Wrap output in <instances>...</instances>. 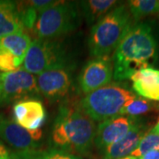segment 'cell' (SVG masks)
I'll list each match as a JSON object with an SVG mask.
<instances>
[{
    "label": "cell",
    "instance_id": "13",
    "mask_svg": "<svg viewBox=\"0 0 159 159\" xmlns=\"http://www.w3.org/2000/svg\"><path fill=\"white\" fill-rule=\"evenodd\" d=\"M148 131V125L139 121L122 139L104 150L102 159H120L131 156Z\"/></svg>",
    "mask_w": 159,
    "mask_h": 159
},
{
    "label": "cell",
    "instance_id": "5",
    "mask_svg": "<svg viewBox=\"0 0 159 159\" xmlns=\"http://www.w3.org/2000/svg\"><path fill=\"white\" fill-rule=\"evenodd\" d=\"M80 23V12L74 2L58 1L55 6L40 13L34 24L37 39H57L74 31Z\"/></svg>",
    "mask_w": 159,
    "mask_h": 159
},
{
    "label": "cell",
    "instance_id": "7",
    "mask_svg": "<svg viewBox=\"0 0 159 159\" xmlns=\"http://www.w3.org/2000/svg\"><path fill=\"white\" fill-rule=\"evenodd\" d=\"M40 95L36 77L23 67L9 73H0V106L34 99Z\"/></svg>",
    "mask_w": 159,
    "mask_h": 159
},
{
    "label": "cell",
    "instance_id": "4",
    "mask_svg": "<svg viewBox=\"0 0 159 159\" xmlns=\"http://www.w3.org/2000/svg\"><path fill=\"white\" fill-rule=\"evenodd\" d=\"M135 97L125 87L114 82L85 95L78 104L92 120L100 123L120 116L126 102Z\"/></svg>",
    "mask_w": 159,
    "mask_h": 159
},
{
    "label": "cell",
    "instance_id": "27",
    "mask_svg": "<svg viewBox=\"0 0 159 159\" xmlns=\"http://www.w3.org/2000/svg\"><path fill=\"white\" fill-rule=\"evenodd\" d=\"M0 159H14V157H13V154L10 153L9 155H7V156H2V157H0Z\"/></svg>",
    "mask_w": 159,
    "mask_h": 159
},
{
    "label": "cell",
    "instance_id": "18",
    "mask_svg": "<svg viewBox=\"0 0 159 159\" xmlns=\"http://www.w3.org/2000/svg\"><path fill=\"white\" fill-rule=\"evenodd\" d=\"M126 6L133 20L136 21L159 11V0H131Z\"/></svg>",
    "mask_w": 159,
    "mask_h": 159
},
{
    "label": "cell",
    "instance_id": "25",
    "mask_svg": "<svg viewBox=\"0 0 159 159\" xmlns=\"http://www.w3.org/2000/svg\"><path fill=\"white\" fill-rule=\"evenodd\" d=\"M139 159H159V150H152L144 154Z\"/></svg>",
    "mask_w": 159,
    "mask_h": 159
},
{
    "label": "cell",
    "instance_id": "28",
    "mask_svg": "<svg viewBox=\"0 0 159 159\" xmlns=\"http://www.w3.org/2000/svg\"><path fill=\"white\" fill-rule=\"evenodd\" d=\"M152 129H153V130L155 131L156 133H157V134H159V119H158V121H157V123L156 124V125L154 126Z\"/></svg>",
    "mask_w": 159,
    "mask_h": 159
},
{
    "label": "cell",
    "instance_id": "14",
    "mask_svg": "<svg viewBox=\"0 0 159 159\" xmlns=\"http://www.w3.org/2000/svg\"><path fill=\"white\" fill-rule=\"evenodd\" d=\"M132 80L133 89L142 98L159 102V69L153 66L143 68L134 74Z\"/></svg>",
    "mask_w": 159,
    "mask_h": 159
},
{
    "label": "cell",
    "instance_id": "8",
    "mask_svg": "<svg viewBox=\"0 0 159 159\" xmlns=\"http://www.w3.org/2000/svg\"><path fill=\"white\" fill-rule=\"evenodd\" d=\"M0 138L15 148L16 153L29 159H35L40 153L42 131H29L13 120L0 114Z\"/></svg>",
    "mask_w": 159,
    "mask_h": 159
},
{
    "label": "cell",
    "instance_id": "16",
    "mask_svg": "<svg viewBox=\"0 0 159 159\" xmlns=\"http://www.w3.org/2000/svg\"><path fill=\"white\" fill-rule=\"evenodd\" d=\"M31 43V37L26 31L17 32L0 38V50L10 53L23 63Z\"/></svg>",
    "mask_w": 159,
    "mask_h": 159
},
{
    "label": "cell",
    "instance_id": "19",
    "mask_svg": "<svg viewBox=\"0 0 159 159\" xmlns=\"http://www.w3.org/2000/svg\"><path fill=\"white\" fill-rule=\"evenodd\" d=\"M157 108H158V105L157 103H154L153 101H149L148 99L138 97L136 96L134 99L126 102L125 107L121 111V115L137 118L143 114L152 111Z\"/></svg>",
    "mask_w": 159,
    "mask_h": 159
},
{
    "label": "cell",
    "instance_id": "21",
    "mask_svg": "<svg viewBox=\"0 0 159 159\" xmlns=\"http://www.w3.org/2000/svg\"><path fill=\"white\" fill-rule=\"evenodd\" d=\"M18 6L23 28L25 30H32L34 29L39 13L32 7H30L26 2H22V4L18 3Z\"/></svg>",
    "mask_w": 159,
    "mask_h": 159
},
{
    "label": "cell",
    "instance_id": "1",
    "mask_svg": "<svg viewBox=\"0 0 159 159\" xmlns=\"http://www.w3.org/2000/svg\"><path fill=\"white\" fill-rule=\"evenodd\" d=\"M157 43L148 23L133 25L111 56L113 79H130L136 72L153 66L157 61Z\"/></svg>",
    "mask_w": 159,
    "mask_h": 159
},
{
    "label": "cell",
    "instance_id": "11",
    "mask_svg": "<svg viewBox=\"0 0 159 159\" xmlns=\"http://www.w3.org/2000/svg\"><path fill=\"white\" fill-rule=\"evenodd\" d=\"M140 120L127 116H117L100 122L97 126L94 145L104 151L113 143L125 136Z\"/></svg>",
    "mask_w": 159,
    "mask_h": 159
},
{
    "label": "cell",
    "instance_id": "22",
    "mask_svg": "<svg viewBox=\"0 0 159 159\" xmlns=\"http://www.w3.org/2000/svg\"><path fill=\"white\" fill-rule=\"evenodd\" d=\"M22 63L10 53L0 50V72L9 73L20 67Z\"/></svg>",
    "mask_w": 159,
    "mask_h": 159
},
{
    "label": "cell",
    "instance_id": "3",
    "mask_svg": "<svg viewBox=\"0 0 159 159\" xmlns=\"http://www.w3.org/2000/svg\"><path fill=\"white\" fill-rule=\"evenodd\" d=\"M132 26L133 18L127 6H115L91 28L88 42L91 56H112Z\"/></svg>",
    "mask_w": 159,
    "mask_h": 159
},
{
    "label": "cell",
    "instance_id": "6",
    "mask_svg": "<svg viewBox=\"0 0 159 159\" xmlns=\"http://www.w3.org/2000/svg\"><path fill=\"white\" fill-rule=\"evenodd\" d=\"M66 46L57 39L32 40L23 61V68L31 74L49 69L73 65Z\"/></svg>",
    "mask_w": 159,
    "mask_h": 159
},
{
    "label": "cell",
    "instance_id": "26",
    "mask_svg": "<svg viewBox=\"0 0 159 159\" xmlns=\"http://www.w3.org/2000/svg\"><path fill=\"white\" fill-rule=\"evenodd\" d=\"M9 154H10V152L8 151V149L5 147V145H3V143L0 142V157H2V156H7Z\"/></svg>",
    "mask_w": 159,
    "mask_h": 159
},
{
    "label": "cell",
    "instance_id": "24",
    "mask_svg": "<svg viewBox=\"0 0 159 159\" xmlns=\"http://www.w3.org/2000/svg\"><path fill=\"white\" fill-rule=\"evenodd\" d=\"M58 1L55 0H31V1H26V3L30 7H32L38 13H42L49 8L55 6Z\"/></svg>",
    "mask_w": 159,
    "mask_h": 159
},
{
    "label": "cell",
    "instance_id": "10",
    "mask_svg": "<svg viewBox=\"0 0 159 159\" xmlns=\"http://www.w3.org/2000/svg\"><path fill=\"white\" fill-rule=\"evenodd\" d=\"M113 79V63L111 56L94 57L83 66L79 77L80 91L88 95L103 86L108 85Z\"/></svg>",
    "mask_w": 159,
    "mask_h": 159
},
{
    "label": "cell",
    "instance_id": "31",
    "mask_svg": "<svg viewBox=\"0 0 159 159\" xmlns=\"http://www.w3.org/2000/svg\"><path fill=\"white\" fill-rule=\"evenodd\" d=\"M158 108H159V105H158Z\"/></svg>",
    "mask_w": 159,
    "mask_h": 159
},
{
    "label": "cell",
    "instance_id": "30",
    "mask_svg": "<svg viewBox=\"0 0 159 159\" xmlns=\"http://www.w3.org/2000/svg\"><path fill=\"white\" fill-rule=\"evenodd\" d=\"M157 13H158V15H159V11H158V12H157Z\"/></svg>",
    "mask_w": 159,
    "mask_h": 159
},
{
    "label": "cell",
    "instance_id": "20",
    "mask_svg": "<svg viewBox=\"0 0 159 159\" xmlns=\"http://www.w3.org/2000/svg\"><path fill=\"white\" fill-rule=\"evenodd\" d=\"M152 150H159V134L153 129H150L142 137L138 147L131 156L139 158Z\"/></svg>",
    "mask_w": 159,
    "mask_h": 159
},
{
    "label": "cell",
    "instance_id": "17",
    "mask_svg": "<svg viewBox=\"0 0 159 159\" xmlns=\"http://www.w3.org/2000/svg\"><path fill=\"white\" fill-rule=\"evenodd\" d=\"M115 0H87L80 2V13L89 26H94L117 6Z\"/></svg>",
    "mask_w": 159,
    "mask_h": 159
},
{
    "label": "cell",
    "instance_id": "29",
    "mask_svg": "<svg viewBox=\"0 0 159 159\" xmlns=\"http://www.w3.org/2000/svg\"><path fill=\"white\" fill-rule=\"evenodd\" d=\"M120 159H139L138 157H132V156H128V157H123V158Z\"/></svg>",
    "mask_w": 159,
    "mask_h": 159
},
{
    "label": "cell",
    "instance_id": "9",
    "mask_svg": "<svg viewBox=\"0 0 159 159\" xmlns=\"http://www.w3.org/2000/svg\"><path fill=\"white\" fill-rule=\"evenodd\" d=\"M74 65L49 69L37 75L36 83L41 96L57 102L67 97L73 86Z\"/></svg>",
    "mask_w": 159,
    "mask_h": 159
},
{
    "label": "cell",
    "instance_id": "15",
    "mask_svg": "<svg viewBox=\"0 0 159 159\" xmlns=\"http://www.w3.org/2000/svg\"><path fill=\"white\" fill-rule=\"evenodd\" d=\"M25 31L20 17L17 2L0 0V38Z\"/></svg>",
    "mask_w": 159,
    "mask_h": 159
},
{
    "label": "cell",
    "instance_id": "2",
    "mask_svg": "<svg viewBox=\"0 0 159 159\" xmlns=\"http://www.w3.org/2000/svg\"><path fill=\"white\" fill-rule=\"evenodd\" d=\"M96 131L95 121L80 108L78 102H65L58 108L50 140L53 148L85 156L94 146Z\"/></svg>",
    "mask_w": 159,
    "mask_h": 159
},
{
    "label": "cell",
    "instance_id": "12",
    "mask_svg": "<svg viewBox=\"0 0 159 159\" xmlns=\"http://www.w3.org/2000/svg\"><path fill=\"white\" fill-rule=\"evenodd\" d=\"M46 110L36 99L17 102L13 106V118L18 125L29 131L41 130L46 120Z\"/></svg>",
    "mask_w": 159,
    "mask_h": 159
},
{
    "label": "cell",
    "instance_id": "23",
    "mask_svg": "<svg viewBox=\"0 0 159 159\" xmlns=\"http://www.w3.org/2000/svg\"><path fill=\"white\" fill-rule=\"evenodd\" d=\"M35 159H82L79 156L68 153L56 148H49L44 151H40Z\"/></svg>",
    "mask_w": 159,
    "mask_h": 159
}]
</instances>
